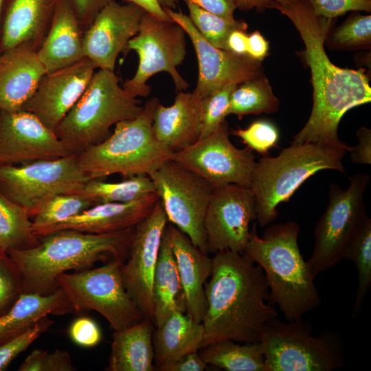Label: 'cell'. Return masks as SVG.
I'll return each instance as SVG.
<instances>
[{"instance_id": "f907efd6", "label": "cell", "mask_w": 371, "mask_h": 371, "mask_svg": "<svg viewBox=\"0 0 371 371\" xmlns=\"http://www.w3.org/2000/svg\"><path fill=\"white\" fill-rule=\"evenodd\" d=\"M207 365L198 351H195L182 357L170 366L168 371H203Z\"/></svg>"}, {"instance_id": "db71d44e", "label": "cell", "mask_w": 371, "mask_h": 371, "mask_svg": "<svg viewBox=\"0 0 371 371\" xmlns=\"http://www.w3.org/2000/svg\"><path fill=\"white\" fill-rule=\"evenodd\" d=\"M295 0H235L237 8L243 11L256 9L257 12H262L269 8L270 3L275 2L286 4Z\"/></svg>"}, {"instance_id": "681fc988", "label": "cell", "mask_w": 371, "mask_h": 371, "mask_svg": "<svg viewBox=\"0 0 371 371\" xmlns=\"http://www.w3.org/2000/svg\"><path fill=\"white\" fill-rule=\"evenodd\" d=\"M268 51L269 43L258 30L248 35L247 56L254 60L262 61L267 56Z\"/></svg>"}, {"instance_id": "7c38bea8", "label": "cell", "mask_w": 371, "mask_h": 371, "mask_svg": "<svg viewBox=\"0 0 371 371\" xmlns=\"http://www.w3.org/2000/svg\"><path fill=\"white\" fill-rule=\"evenodd\" d=\"M89 179L80 170L76 154L19 165H0L1 192L25 208L30 218L50 196L80 193Z\"/></svg>"}, {"instance_id": "8992f818", "label": "cell", "mask_w": 371, "mask_h": 371, "mask_svg": "<svg viewBox=\"0 0 371 371\" xmlns=\"http://www.w3.org/2000/svg\"><path fill=\"white\" fill-rule=\"evenodd\" d=\"M346 152L311 143L291 144L278 156H265L256 162L249 188L255 198L258 224L265 227L275 221L278 206L288 202L317 172L333 170L345 173L343 158Z\"/></svg>"}, {"instance_id": "7402d4cb", "label": "cell", "mask_w": 371, "mask_h": 371, "mask_svg": "<svg viewBox=\"0 0 371 371\" xmlns=\"http://www.w3.org/2000/svg\"><path fill=\"white\" fill-rule=\"evenodd\" d=\"M61 0H3L0 52L20 44L41 47Z\"/></svg>"}, {"instance_id": "836d02e7", "label": "cell", "mask_w": 371, "mask_h": 371, "mask_svg": "<svg viewBox=\"0 0 371 371\" xmlns=\"http://www.w3.org/2000/svg\"><path fill=\"white\" fill-rule=\"evenodd\" d=\"M280 107L268 79L262 75L236 85L232 92L228 115L241 119L245 115L272 113Z\"/></svg>"}, {"instance_id": "ffe728a7", "label": "cell", "mask_w": 371, "mask_h": 371, "mask_svg": "<svg viewBox=\"0 0 371 371\" xmlns=\"http://www.w3.org/2000/svg\"><path fill=\"white\" fill-rule=\"evenodd\" d=\"M95 69L92 61L85 58L71 66L46 73L20 111L34 115L55 131L85 91Z\"/></svg>"}, {"instance_id": "9f6ffc18", "label": "cell", "mask_w": 371, "mask_h": 371, "mask_svg": "<svg viewBox=\"0 0 371 371\" xmlns=\"http://www.w3.org/2000/svg\"><path fill=\"white\" fill-rule=\"evenodd\" d=\"M3 3V0H0V21H1V12ZM0 40H1V29H0Z\"/></svg>"}, {"instance_id": "d6a6232c", "label": "cell", "mask_w": 371, "mask_h": 371, "mask_svg": "<svg viewBox=\"0 0 371 371\" xmlns=\"http://www.w3.org/2000/svg\"><path fill=\"white\" fill-rule=\"evenodd\" d=\"M155 192L148 175H139L126 178L119 182H106L91 179L80 193L86 196L94 205L106 203H128Z\"/></svg>"}, {"instance_id": "5b68a950", "label": "cell", "mask_w": 371, "mask_h": 371, "mask_svg": "<svg viewBox=\"0 0 371 371\" xmlns=\"http://www.w3.org/2000/svg\"><path fill=\"white\" fill-rule=\"evenodd\" d=\"M159 103L158 98H150L138 115L117 123L104 140L78 154L83 173L90 179L114 174L125 178L149 176L170 160L172 151L157 139L153 129Z\"/></svg>"}, {"instance_id": "b9f144b4", "label": "cell", "mask_w": 371, "mask_h": 371, "mask_svg": "<svg viewBox=\"0 0 371 371\" xmlns=\"http://www.w3.org/2000/svg\"><path fill=\"white\" fill-rule=\"evenodd\" d=\"M19 371H74L70 355L63 350H33L19 368Z\"/></svg>"}, {"instance_id": "f1b7e54d", "label": "cell", "mask_w": 371, "mask_h": 371, "mask_svg": "<svg viewBox=\"0 0 371 371\" xmlns=\"http://www.w3.org/2000/svg\"><path fill=\"white\" fill-rule=\"evenodd\" d=\"M155 325L150 318L120 330H114L108 371H153V335Z\"/></svg>"}, {"instance_id": "8d00e7d4", "label": "cell", "mask_w": 371, "mask_h": 371, "mask_svg": "<svg viewBox=\"0 0 371 371\" xmlns=\"http://www.w3.org/2000/svg\"><path fill=\"white\" fill-rule=\"evenodd\" d=\"M189 18L200 34L212 45L227 49V38L234 30L246 32L248 25L242 20H228L207 12L198 5L187 3Z\"/></svg>"}, {"instance_id": "52a82bcc", "label": "cell", "mask_w": 371, "mask_h": 371, "mask_svg": "<svg viewBox=\"0 0 371 371\" xmlns=\"http://www.w3.org/2000/svg\"><path fill=\"white\" fill-rule=\"evenodd\" d=\"M142 109L140 100L120 85L114 71L98 69L54 132L78 155L104 140L113 126L136 117Z\"/></svg>"}, {"instance_id": "f546056e", "label": "cell", "mask_w": 371, "mask_h": 371, "mask_svg": "<svg viewBox=\"0 0 371 371\" xmlns=\"http://www.w3.org/2000/svg\"><path fill=\"white\" fill-rule=\"evenodd\" d=\"M153 322L159 326L175 311L186 312L183 291L168 224L162 237L153 285Z\"/></svg>"}, {"instance_id": "277c9868", "label": "cell", "mask_w": 371, "mask_h": 371, "mask_svg": "<svg viewBox=\"0 0 371 371\" xmlns=\"http://www.w3.org/2000/svg\"><path fill=\"white\" fill-rule=\"evenodd\" d=\"M299 225L294 221L268 227L262 237L254 223L244 254L259 265L266 276L271 303L286 321H300L321 304L308 262L298 245Z\"/></svg>"}, {"instance_id": "e575fe53", "label": "cell", "mask_w": 371, "mask_h": 371, "mask_svg": "<svg viewBox=\"0 0 371 371\" xmlns=\"http://www.w3.org/2000/svg\"><path fill=\"white\" fill-rule=\"evenodd\" d=\"M352 261L357 272V287L352 311L355 317L361 309L371 286V218L366 216L349 241L343 259Z\"/></svg>"}, {"instance_id": "4dcf8cb0", "label": "cell", "mask_w": 371, "mask_h": 371, "mask_svg": "<svg viewBox=\"0 0 371 371\" xmlns=\"http://www.w3.org/2000/svg\"><path fill=\"white\" fill-rule=\"evenodd\" d=\"M207 364L227 371H265V357L260 342L240 343L223 340L201 348Z\"/></svg>"}, {"instance_id": "1f68e13d", "label": "cell", "mask_w": 371, "mask_h": 371, "mask_svg": "<svg viewBox=\"0 0 371 371\" xmlns=\"http://www.w3.org/2000/svg\"><path fill=\"white\" fill-rule=\"evenodd\" d=\"M39 243L28 212L0 190V250L27 249Z\"/></svg>"}, {"instance_id": "44dd1931", "label": "cell", "mask_w": 371, "mask_h": 371, "mask_svg": "<svg viewBox=\"0 0 371 371\" xmlns=\"http://www.w3.org/2000/svg\"><path fill=\"white\" fill-rule=\"evenodd\" d=\"M159 196L154 192L128 203L94 205L63 222L36 232L38 237L61 229H74L91 234H107L128 229L148 216Z\"/></svg>"}, {"instance_id": "f35d334b", "label": "cell", "mask_w": 371, "mask_h": 371, "mask_svg": "<svg viewBox=\"0 0 371 371\" xmlns=\"http://www.w3.org/2000/svg\"><path fill=\"white\" fill-rule=\"evenodd\" d=\"M236 84H228L202 99L201 138L214 131L225 120L232 92Z\"/></svg>"}, {"instance_id": "cb8c5ba5", "label": "cell", "mask_w": 371, "mask_h": 371, "mask_svg": "<svg viewBox=\"0 0 371 371\" xmlns=\"http://www.w3.org/2000/svg\"><path fill=\"white\" fill-rule=\"evenodd\" d=\"M172 248L181 283L186 313L202 322L205 310V284L212 271V258L194 246L189 237L168 224Z\"/></svg>"}, {"instance_id": "e0dca14e", "label": "cell", "mask_w": 371, "mask_h": 371, "mask_svg": "<svg viewBox=\"0 0 371 371\" xmlns=\"http://www.w3.org/2000/svg\"><path fill=\"white\" fill-rule=\"evenodd\" d=\"M164 9L170 19L183 28L192 43L199 66L193 92L201 99L228 84L238 85L263 75L262 61L212 45L181 10Z\"/></svg>"}, {"instance_id": "680465c9", "label": "cell", "mask_w": 371, "mask_h": 371, "mask_svg": "<svg viewBox=\"0 0 371 371\" xmlns=\"http://www.w3.org/2000/svg\"><path fill=\"white\" fill-rule=\"evenodd\" d=\"M1 164L0 163V165H1Z\"/></svg>"}, {"instance_id": "d590c367", "label": "cell", "mask_w": 371, "mask_h": 371, "mask_svg": "<svg viewBox=\"0 0 371 371\" xmlns=\"http://www.w3.org/2000/svg\"><path fill=\"white\" fill-rule=\"evenodd\" d=\"M94 205L81 193L55 194L43 202L31 218L34 233L74 216Z\"/></svg>"}, {"instance_id": "5bb4252c", "label": "cell", "mask_w": 371, "mask_h": 371, "mask_svg": "<svg viewBox=\"0 0 371 371\" xmlns=\"http://www.w3.org/2000/svg\"><path fill=\"white\" fill-rule=\"evenodd\" d=\"M224 120L208 135L170 155V160L200 176L213 187L236 184L249 188L256 165L248 147L238 148Z\"/></svg>"}, {"instance_id": "484cf974", "label": "cell", "mask_w": 371, "mask_h": 371, "mask_svg": "<svg viewBox=\"0 0 371 371\" xmlns=\"http://www.w3.org/2000/svg\"><path fill=\"white\" fill-rule=\"evenodd\" d=\"M83 31L68 0L58 3L49 30L37 50L47 73L76 64L85 58Z\"/></svg>"}, {"instance_id": "4fadbf2b", "label": "cell", "mask_w": 371, "mask_h": 371, "mask_svg": "<svg viewBox=\"0 0 371 371\" xmlns=\"http://www.w3.org/2000/svg\"><path fill=\"white\" fill-rule=\"evenodd\" d=\"M149 177L168 221L208 254L204 218L213 186L170 159Z\"/></svg>"}, {"instance_id": "d4e9b609", "label": "cell", "mask_w": 371, "mask_h": 371, "mask_svg": "<svg viewBox=\"0 0 371 371\" xmlns=\"http://www.w3.org/2000/svg\"><path fill=\"white\" fill-rule=\"evenodd\" d=\"M202 99L194 92L179 91L173 104L157 106L153 129L157 139L172 152L196 142L201 133Z\"/></svg>"}, {"instance_id": "6da1fadb", "label": "cell", "mask_w": 371, "mask_h": 371, "mask_svg": "<svg viewBox=\"0 0 371 371\" xmlns=\"http://www.w3.org/2000/svg\"><path fill=\"white\" fill-rule=\"evenodd\" d=\"M269 8L287 16L297 30L305 47L304 57L311 73L312 111L291 144L311 143L348 152L350 146L339 139L338 126L348 111L371 101V88L365 69L341 68L330 60L324 43L333 19L315 14L306 0L286 4L273 2Z\"/></svg>"}, {"instance_id": "11a10c76", "label": "cell", "mask_w": 371, "mask_h": 371, "mask_svg": "<svg viewBox=\"0 0 371 371\" xmlns=\"http://www.w3.org/2000/svg\"><path fill=\"white\" fill-rule=\"evenodd\" d=\"M164 8L174 9L176 8L177 0H158Z\"/></svg>"}, {"instance_id": "74e56055", "label": "cell", "mask_w": 371, "mask_h": 371, "mask_svg": "<svg viewBox=\"0 0 371 371\" xmlns=\"http://www.w3.org/2000/svg\"><path fill=\"white\" fill-rule=\"evenodd\" d=\"M326 41L330 47L335 49L369 48L371 43V16L351 14Z\"/></svg>"}, {"instance_id": "d6986e66", "label": "cell", "mask_w": 371, "mask_h": 371, "mask_svg": "<svg viewBox=\"0 0 371 371\" xmlns=\"http://www.w3.org/2000/svg\"><path fill=\"white\" fill-rule=\"evenodd\" d=\"M145 12L133 3L120 4L115 0L108 3L83 32L85 57L96 69L114 71L119 54L138 33Z\"/></svg>"}, {"instance_id": "2e32d148", "label": "cell", "mask_w": 371, "mask_h": 371, "mask_svg": "<svg viewBox=\"0 0 371 371\" xmlns=\"http://www.w3.org/2000/svg\"><path fill=\"white\" fill-rule=\"evenodd\" d=\"M168 222L159 199L151 213L134 227L128 256L121 268L128 293L144 315L153 321V278Z\"/></svg>"}, {"instance_id": "7a4b0ae2", "label": "cell", "mask_w": 371, "mask_h": 371, "mask_svg": "<svg viewBox=\"0 0 371 371\" xmlns=\"http://www.w3.org/2000/svg\"><path fill=\"white\" fill-rule=\"evenodd\" d=\"M210 280L205 284L206 310L201 348L233 340L260 342L267 325L278 317L266 300L269 288L262 269L244 254L215 253Z\"/></svg>"}, {"instance_id": "ac0fdd59", "label": "cell", "mask_w": 371, "mask_h": 371, "mask_svg": "<svg viewBox=\"0 0 371 371\" xmlns=\"http://www.w3.org/2000/svg\"><path fill=\"white\" fill-rule=\"evenodd\" d=\"M74 154L34 115L25 111L0 113V163L21 164Z\"/></svg>"}, {"instance_id": "bcb514c9", "label": "cell", "mask_w": 371, "mask_h": 371, "mask_svg": "<svg viewBox=\"0 0 371 371\" xmlns=\"http://www.w3.org/2000/svg\"><path fill=\"white\" fill-rule=\"evenodd\" d=\"M83 32L91 25L98 13L114 0H68Z\"/></svg>"}, {"instance_id": "3957f363", "label": "cell", "mask_w": 371, "mask_h": 371, "mask_svg": "<svg viewBox=\"0 0 371 371\" xmlns=\"http://www.w3.org/2000/svg\"><path fill=\"white\" fill-rule=\"evenodd\" d=\"M133 228L107 234L61 229L39 237L36 247L6 253L21 275L22 293L46 295L58 289L57 278L70 270L89 269L98 261H125Z\"/></svg>"}, {"instance_id": "9c48e42d", "label": "cell", "mask_w": 371, "mask_h": 371, "mask_svg": "<svg viewBox=\"0 0 371 371\" xmlns=\"http://www.w3.org/2000/svg\"><path fill=\"white\" fill-rule=\"evenodd\" d=\"M124 261L111 260L94 269L64 273L56 285L65 293L75 313L95 311L114 330H120L146 318L124 286L121 268Z\"/></svg>"}, {"instance_id": "9a60e30c", "label": "cell", "mask_w": 371, "mask_h": 371, "mask_svg": "<svg viewBox=\"0 0 371 371\" xmlns=\"http://www.w3.org/2000/svg\"><path fill=\"white\" fill-rule=\"evenodd\" d=\"M254 196L236 184L213 187L204 218L208 253L230 250L243 254L256 220Z\"/></svg>"}, {"instance_id": "ba28073f", "label": "cell", "mask_w": 371, "mask_h": 371, "mask_svg": "<svg viewBox=\"0 0 371 371\" xmlns=\"http://www.w3.org/2000/svg\"><path fill=\"white\" fill-rule=\"evenodd\" d=\"M260 343L265 371H332L346 363L341 337L332 331L314 336L311 326L302 319H273Z\"/></svg>"}, {"instance_id": "ab89813d", "label": "cell", "mask_w": 371, "mask_h": 371, "mask_svg": "<svg viewBox=\"0 0 371 371\" xmlns=\"http://www.w3.org/2000/svg\"><path fill=\"white\" fill-rule=\"evenodd\" d=\"M232 134L263 157L268 155L271 148L277 147L280 136L276 126L266 120L254 121L246 128L232 130Z\"/></svg>"}, {"instance_id": "ee69618b", "label": "cell", "mask_w": 371, "mask_h": 371, "mask_svg": "<svg viewBox=\"0 0 371 371\" xmlns=\"http://www.w3.org/2000/svg\"><path fill=\"white\" fill-rule=\"evenodd\" d=\"M317 16L336 18L348 11H371V0H306Z\"/></svg>"}, {"instance_id": "60d3db41", "label": "cell", "mask_w": 371, "mask_h": 371, "mask_svg": "<svg viewBox=\"0 0 371 371\" xmlns=\"http://www.w3.org/2000/svg\"><path fill=\"white\" fill-rule=\"evenodd\" d=\"M21 293V275L6 251L0 250V315L8 311Z\"/></svg>"}, {"instance_id": "30bf717a", "label": "cell", "mask_w": 371, "mask_h": 371, "mask_svg": "<svg viewBox=\"0 0 371 371\" xmlns=\"http://www.w3.org/2000/svg\"><path fill=\"white\" fill-rule=\"evenodd\" d=\"M370 181L368 174L350 177V184L342 189L329 186L328 203L315 227V245L307 261L315 278L338 264L351 238L366 216L363 195Z\"/></svg>"}, {"instance_id": "f5cc1de1", "label": "cell", "mask_w": 371, "mask_h": 371, "mask_svg": "<svg viewBox=\"0 0 371 371\" xmlns=\"http://www.w3.org/2000/svg\"><path fill=\"white\" fill-rule=\"evenodd\" d=\"M128 3H133L143 9L146 12L152 14L163 21H172L166 13L158 0H124Z\"/></svg>"}, {"instance_id": "4316f807", "label": "cell", "mask_w": 371, "mask_h": 371, "mask_svg": "<svg viewBox=\"0 0 371 371\" xmlns=\"http://www.w3.org/2000/svg\"><path fill=\"white\" fill-rule=\"evenodd\" d=\"M204 328L186 312L175 311L155 330L153 335L155 368L168 369L186 354L198 351L203 341Z\"/></svg>"}, {"instance_id": "c3c4849f", "label": "cell", "mask_w": 371, "mask_h": 371, "mask_svg": "<svg viewBox=\"0 0 371 371\" xmlns=\"http://www.w3.org/2000/svg\"><path fill=\"white\" fill-rule=\"evenodd\" d=\"M179 1V0H177ZM186 3L195 4L203 10L228 20L234 19L237 6L235 0H183Z\"/></svg>"}, {"instance_id": "6f0895ef", "label": "cell", "mask_w": 371, "mask_h": 371, "mask_svg": "<svg viewBox=\"0 0 371 371\" xmlns=\"http://www.w3.org/2000/svg\"><path fill=\"white\" fill-rule=\"evenodd\" d=\"M1 110L0 109V113H1Z\"/></svg>"}, {"instance_id": "603a6c76", "label": "cell", "mask_w": 371, "mask_h": 371, "mask_svg": "<svg viewBox=\"0 0 371 371\" xmlns=\"http://www.w3.org/2000/svg\"><path fill=\"white\" fill-rule=\"evenodd\" d=\"M47 73L37 50L20 44L0 52V109L20 111Z\"/></svg>"}, {"instance_id": "83f0119b", "label": "cell", "mask_w": 371, "mask_h": 371, "mask_svg": "<svg viewBox=\"0 0 371 371\" xmlns=\"http://www.w3.org/2000/svg\"><path fill=\"white\" fill-rule=\"evenodd\" d=\"M75 313L63 291L43 295L22 293L13 306L0 315V345L31 328L48 315Z\"/></svg>"}, {"instance_id": "816d5d0a", "label": "cell", "mask_w": 371, "mask_h": 371, "mask_svg": "<svg viewBox=\"0 0 371 371\" xmlns=\"http://www.w3.org/2000/svg\"><path fill=\"white\" fill-rule=\"evenodd\" d=\"M248 35L246 32L234 30L229 34L227 45L228 51L238 55H247Z\"/></svg>"}, {"instance_id": "f6af8a7d", "label": "cell", "mask_w": 371, "mask_h": 371, "mask_svg": "<svg viewBox=\"0 0 371 371\" xmlns=\"http://www.w3.org/2000/svg\"><path fill=\"white\" fill-rule=\"evenodd\" d=\"M69 334L75 344L82 347L95 346L102 338L98 324L87 317H80L74 320L69 327Z\"/></svg>"}, {"instance_id": "7bdbcfd3", "label": "cell", "mask_w": 371, "mask_h": 371, "mask_svg": "<svg viewBox=\"0 0 371 371\" xmlns=\"http://www.w3.org/2000/svg\"><path fill=\"white\" fill-rule=\"evenodd\" d=\"M53 324L47 316L42 318L31 328L0 345V371L5 370L10 362L25 350Z\"/></svg>"}, {"instance_id": "8fae6325", "label": "cell", "mask_w": 371, "mask_h": 371, "mask_svg": "<svg viewBox=\"0 0 371 371\" xmlns=\"http://www.w3.org/2000/svg\"><path fill=\"white\" fill-rule=\"evenodd\" d=\"M124 50H134L139 57L135 74L122 86L132 96H148L151 89L147 81L162 71L171 76L177 89H188V82L177 70L186 55L185 32L175 22L145 12L138 33L128 41Z\"/></svg>"}, {"instance_id": "7dc6e473", "label": "cell", "mask_w": 371, "mask_h": 371, "mask_svg": "<svg viewBox=\"0 0 371 371\" xmlns=\"http://www.w3.org/2000/svg\"><path fill=\"white\" fill-rule=\"evenodd\" d=\"M359 144L350 146L348 152L352 162L359 164H371V131L362 126L357 131Z\"/></svg>"}]
</instances>
